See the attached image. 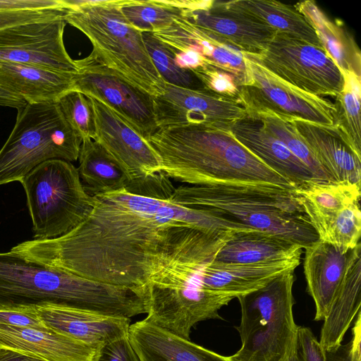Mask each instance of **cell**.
<instances>
[{"label":"cell","instance_id":"6da1fadb","mask_svg":"<svg viewBox=\"0 0 361 361\" xmlns=\"http://www.w3.org/2000/svg\"><path fill=\"white\" fill-rule=\"evenodd\" d=\"M87 217L66 234L11 248L100 283L142 291L171 245L190 228L219 233L249 228L218 214L126 189L94 196Z\"/></svg>","mask_w":361,"mask_h":361},{"label":"cell","instance_id":"7a4b0ae2","mask_svg":"<svg viewBox=\"0 0 361 361\" xmlns=\"http://www.w3.org/2000/svg\"><path fill=\"white\" fill-rule=\"evenodd\" d=\"M147 141L169 178L192 185L295 187L243 146L228 128H159Z\"/></svg>","mask_w":361,"mask_h":361},{"label":"cell","instance_id":"3957f363","mask_svg":"<svg viewBox=\"0 0 361 361\" xmlns=\"http://www.w3.org/2000/svg\"><path fill=\"white\" fill-rule=\"evenodd\" d=\"M52 305L130 318L145 313L140 293L28 259L0 252V309Z\"/></svg>","mask_w":361,"mask_h":361},{"label":"cell","instance_id":"277c9868","mask_svg":"<svg viewBox=\"0 0 361 361\" xmlns=\"http://www.w3.org/2000/svg\"><path fill=\"white\" fill-rule=\"evenodd\" d=\"M294 188L264 185H181L173 204L207 210L299 244L304 249L318 240Z\"/></svg>","mask_w":361,"mask_h":361},{"label":"cell","instance_id":"5b68a950","mask_svg":"<svg viewBox=\"0 0 361 361\" xmlns=\"http://www.w3.org/2000/svg\"><path fill=\"white\" fill-rule=\"evenodd\" d=\"M64 20L90 41V56L153 97L165 91V82L146 48L142 32L120 8V0L68 1Z\"/></svg>","mask_w":361,"mask_h":361},{"label":"cell","instance_id":"8992f818","mask_svg":"<svg viewBox=\"0 0 361 361\" xmlns=\"http://www.w3.org/2000/svg\"><path fill=\"white\" fill-rule=\"evenodd\" d=\"M295 270L275 277L263 287L237 297L241 317L235 327L241 346L236 361H288L298 348L293 287Z\"/></svg>","mask_w":361,"mask_h":361},{"label":"cell","instance_id":"52a82bcc","mask_svg":"<svg viewBox=\"0 0 361 361\" xmlns=\"http://www.w3.org/2000/svg\"><path fill=\"white\" fill-rule=\"evenodd\" d=\"M0 149V185L20 181L51 159L75 161L82 139L65 119L57 102L26 104Z\"/></svg>","mask_w":361,"mask_h":361},{"label":"cell","instance_id":"ba28073f","mask_svg":"<svg viewBox=\"0 0 361 361\" xmlns=\"http://www.w3.org/2000/svg\"><path fill=\"white\" fill-rule=\"evenodd\" d=\"M142 294L145 319L188 340L195 324L221 319L219 310L234 298L204 289L195 267L174 258L157 267L142 288Z\"/></svg>","mask_w":361,"mask_h":361},{"label":"cell","instance_id":"9c48e42d","mask_svg":"<svg viewBox=\"0 0 361 361\" xmlns=\"http://www.w3.org/2000/svg\"><path fill=\"white\" fill-rule=\"evenodd\" d=\"M20 182L25 191L35 239L66 234L82 223L94 207V197L85 191L78 169L69 161H44Z\"/></svg>","mask_w":361,"mask_h":361},{"label":"cell","instance_id":"30bf717a","mask_svg":"<svg viewBox=\"0 0 361 361\" xmlns=\"http://www.w3.org/2000/svg\"><path fill=\"white\" fill-rule=\"evenodd\" d=\"M245 82L240 87L239 102L247 116L271 113L287 121L302 119L334 126L336 109L329 100L304 92L286 82L243 52Z\"/></svg>","mask_w":361,"mask_h":361},{"label":"cell","instance_id":"8fae6325","mask_svg":"<svg viewBox=\"0 0 361 361\" xmlns=\"http://www.w3.org/2000/svg\"><path fill=\"white\" fill-rule=\"evenodd\" d=\"M251 55L269 71L307 93L335 97L343 89L342 73L323 47L295 37L276 32L262 52Z\"/></svg>","mask_w":361,"mask_h":361},{"label":"cell","instance_id":"7c38bea8","mask_svg":"<svg viewBox=\"0 0 361 361\" xmlns=\"http://www.w3.org/2000/svg\"><path fill=\"white\" fill-rule=\"evenodd\" d=\"M75 61L73 90L105 104L147 140L158 130L153 97L90 55Z\"/></svg>","mask_w":361,"mask_h":361},{"label":"cell","instance_id":"4fadbf2b","mask_svg":"<svg viewBox=\"0 0 361 361\" xmlns=\"http://www.w3.org/2000/svg\"><path fill=\"white\" fill-rule=\"evenodd\" d=\"M64 17L0 28V61L75 74V61L63 42Z\"/></svg>","mask_w":361,"mask_h":361},{"label":"cell","instance_id":"5bb4252c","mask_svg":"<svg viewBox=\"0 0 361 361\" xmlns=\"http://www.w3.org/2000/svg\"><path fill=\"white\" fill-rule=\"evenodd\" d=\"M159 128L188 125L228 128L247 117L239 102L206 89L194 90L165 84L163 94L154 97Z\"/></svg>","mask_w":361,"mask_h":361},{"label":"cell","instance_id":"9a60e30c","mask_svg":"<svg viewBox=\"0 0 361 361\" xmlns=\"http://www.w3.org/2000/svg\"><path fill=\"white\" fill-rule=\"evenodd\" d=\"M89 97L94 109L95 141L121 164L131 183L161 172V160L149 142L105 104Z\"/></svg>","mask_w":361,"mask_h":361},{"label":"cell","instance_id":"2e32d148","mask_svg":"<svg viewBox=\"0 0 361 361\" xmlns=\"http://www.w3.org/2000/svg\"><path fill=\"white\" fill-rule=\"evenodd\" d=\"M169 48L197 54L205 64L224 70L243 84L246 66L243 51L238 47L184 18H177L167 28L152 33Z\"/></svg>","mask_w":361,"mask_h":361},{"label":"cell","instance_id":"e0dca14e","mask_svg":"<svg viewBox=\"0 0 361 361\" xmlns=\"http://www.w3.org/2000/svg\"><path fill=\"white\" fill-rule=\"evenodd\" d=\"M304 249L307 291L316 310L314 320L323 321L361 244L343 252L318 239Z\"/></svg>","mask_w":361,"mask_h":361},{"label":"cell","instance_id":"ac0fdd59","mask_svg":"<svg viewBox=\"0 0 361 361\" xmlns=\"http://www.w3.org/2000/svg\"><path fill=\"white\" fill-rule=\"evenodd\" d=\"M49 329L94 349L128 336L130 318L109 316L78 309L44 305L35 307Z\"/></svg>","mask_w":361,"mask_h":361},{"label":"cell","instance_id":"d6986e66","mask_svg":"<svg viewBox=\"0 0 361 361\" xmlns=\"http://www.w3.org/2000/svg\"><path fill=\"white\" fill-rule=\"evenodd\" d=\"M189 22L227 40L243 52L260 54L276 31L228 8L224 1H212L209 7L183 9Z\"/></svg>","mask_w":361,"mask_h":361},{"label":"cell","instance_id":"ffe728a7","mask_svg":"<svg viewBox=\"0 0 361 361\" xmlns=\"http://www.w3.org/2000/svg\"><path fill=\"white\" fill-rule=\"evenodd\" d=\"M297 132L329 176L331 182L360 185L361 158L352 150L335 126L293 119Z\"/></svg>","mask_w":361,"mask_h":361},{"label":"cell","instance_id":"44dd1931","mask_svg":"<svg viewBox=\"0 0 361 361\" xmlns=\"http://www.w3.org/2000/svg\"><path fill=\"white\" fill-rule=\"evenodd\" d=\"M301 257L258 264H226L210 259L202 265V287L234 298L256 290L279 275L295 270Z\"/></svg>","mask_w":361,"mask_h":361},{"label":"cell","instance_id":"7402d4cb","mask_svg":"<svg viewBox=\"0 0 361 361\" xmlns=\"http://www.w3.org/2000/svg\"><path fill=\"white\" fill-rule=\"evenodd\" d=\"M128 340L140 361H236L165 330L146 319L130 325Z\"/></svg>","mask_w":361,"mask_h":361},{"label":"cell","instance_id":"603a6c76","mask_svg":"<svg viewBox=\"0 0 361 361\" xmlns=\"http://www.w3.org/2000/svg\"><path fill=\"white\" fill-rule=\"evenodd\" d=\"M228 128L243 146L294 187L315 180L309 169L258 121L247 116Z\"/></svg>","mask_w":361,"mask_h":361},{"label":"cell","instance_id":"cb8c5ba5","mask_svg":"<svg viewBox=\"0 0 361 361\" xmlns=\"http://www.w3.org/2000/svg\"><path fill=\"white\" fill-rule=\"evenodd\" d=\"M73 75L37 66L0 61V88L27 104L56 103L73 90Z\"/></svg>","mask_w":361,"mask_h":361},{"label":"cell","instance_id":"d4e9b609","mask_svg":"<svg viewBox=\"0 0 361 361\" xmlns=\"http://www.w3.org/2000/svg\"><path fill=\"white\" fill-rule=\"evenodd\" d=\"M0 348L49 361H92L96 349L51 330L0 324Z\"/></svg>","mask_w":361,"mask_h":361},{"label":"cell","instance_id":"484cf974","mask_svg":"<svg viewBox=\"0 0 361 361\" xmlns=\"http://www.w3.org/2000/svg\"><path fill=\"white\" fill-rule=\"evenodd\" d=\"M294 7L312 27L322 47L340 71L361 78L360 51L344 23L329 18L314 1L299 2Z\"/></svg>","mask_w":361,"mask_h":361},{"label":"cell","instance_id":"4316f807","mask_svg":"<svg viewBox=\"0 0 361 361\" xmlns=\"http://www.w3.org/2000/svg\"><path fill=\"white\" fill-rule=\"evenodd\" d=\"M318 238L345 206L360 200V185L309 180L294 188Z\"/></svg>","mask_w":361,"mask_h":361},{"label":"cell","instance_id":"83f0119b","mask_svg":"<svg viewBox=\"0 0 361 361\" xmlns=\"http://www.w3.org/2000/svg\"><path fill=\"white\" fill-rule=\"evenodd\" d=\"M301 245L260 231L233 233L214 261L226 264H258L301 257Z\"/></svg>","mask_w":361,"mask_h":361},{"label":"cell","instance_id":"f1b7e54d","mask_svg":"<svg viewBox=\"0 0 361 361\" xmlns=\"http://www.w3.org/2000/svg\"><path fill=\"white\" fill-rule=\"evenodd\" d=\"M361 305V251L353 259L323 320L319 343L324 351L339 347Z\"/></svg>","mask_w":361,"mask_h":361},{"label":"cell","instance_id":"f546056e","mask_svg":"<svg viewBox=\"0 0 361 361\" xmlns=\"http://www.w3.org/2000/svg\"><path fill=\"white\" fill-rule=\"evenodd\" d=\"M77 168L85 191L91 196L128 189L131 183L121 164L97 141H82Z\"/></svg>","mask_w":361,"mask_h":361},{"label":"cell","instance_id":"4dcf8cb0","mask_svg":"<svg viewBox=\"0 0 361 361\" xmlns=\"http://www.w3.org/2000/svg\"><path fill=\"white\" fill-rule=\"evenodd\" d=\"M224 2L230 9L253 21L267 25L276 32L322 47L312 27L294 6L271 0H237Z\"/></svg>","mask_w":361,"mask_h":361},{"label":"cell","instance_id":"1f68e13d","mask_svg":"<svg viewBox=\"0 0 361 361\" xmlns=\"http://www.w3.org/2000/svg\"><path fill=\"white\" fill-rule=\"evenodd\" d=\"M342 75L343 89L335 97L334 104L336 109L334 126L352 150L361 158V78L351 73H342Z\"/></svg>","mask_w":361,"mask_h":361},{"label":"cell","instance_id":"d6a6232c","mask_svg":"<svg viewBox=\"0 0 361 361\" xmlns=\"http://www.w3.org/2000/svg\"><path fill=\"white\" fill-rule=\"evenodd\" d=\"M120 8L129 23L141 32L163 30L183 16V8L173 1L120 0Z\"/></svg>","mask_w":361,"mask_h":361},{"label":"cell","instance_id":"836d02e7","mask_svg":"<svg viewBox=\"0 0 361 361\" xmlns=\"http://www.w3.org/2000/svg\"><path fill=\"white\" fill-rule=\"evenodd\" d=\"M251 118L258 121L298 157L309 169L315 180L331 182L292 122L282 119L271 113L259 114Z\"/></svg>","mask_w":361,"mask_h":361},{"label":"cell","instance_id":"e575fe53","mask_svg":"<svg viewBox=\"0 0 361 361\" xmlns=\"http://www.w3.org/2000/svg\"><path fill=\"white\" fill-rule=\"evenodd\" d=\"M143 39L151 59L165 83L185 89H204L190 71L180 68L173 51L152 32H142Z\"/></svg>","mask_w":361,"mask_h":361},{"label":"cell","instance_id":"d590c367","mask_svg":"<svg viewBox=\"0 0 361 361\" xmlns=\"http://www.w3.org/2000/svg\"><path fill=\"white\" fill-rule=\"evenodd\" d=\"M360 206L356 202L343 207L318 239L347 252L360 243Z\"/></svg>","mask_w":361,"mask_h":361},{"label":"cell","instance_id":"8d00e7d4","mask_svg":"<svg viewBox=\"0 0 361 361\" xmlns=\"http://www.w3.org/2000/svg\"><path fill=\"white\" fill-rule=\"evenodd\" d=\"M57 104L68 123L83 140L96 139L94 109L89 97L71 90L58 100Z\"/></svg>","mask_w":361,"mask_h":361},{"label":"cell","instance_id":"74e56055","mask_svg":"<svg viewBox=\"0 0 361 361\" xmlns=\"http://www.w3.org/2000/svg\"><path fill=\"white\" fill-rule=\"evenodd\" d=\"M192 73L204 89L239 102L241 82L232 73L208 64L198 68Z\"/></svg>","mask_w":361,"mask_h":361},{"label":"cell","instance_id":"f35d334b","mask_svg":"<svg viewBox=\"0 0 361 361\" xmlns=\"http://www.w3.org/2000/svg\"><path fill=\"white\" fill-rule=\"evenodd\" d=\"M92 361H140V360L126 336L97 348Z\"/></svg>","mask_w":361,"mask_h":361},{"label":"cell","instance_id":"ab89813d","mask_svg":"<svg viewBox=\"0 0 361 361\" xmlns=\"http://www.w3.org/2000/svg\"><path fill=\"white\" fill-rule=\"evenodd\" d=\"M361 312L355 317L352 328V338L336 350L325 351L326 361H361Z\"/></svg>","mask_w":361,"mask_h":361},{"label":"cell","instance_id":"60d3db41","mask_svg":"<svg viewBox=\"0 0 361 361\" xmlns=\"http://www.w3.org/2000/svg\"><path fill=\"white\" fill-rule=\"evenodd\" d=\"M0 324L47 331L35 308L0 309Z\"/></svg>","mask_w":361,"mask_h":361},{"label":"cell","instance_id":"b9f144b4","mask_svg":"<svg viewBox=\"0 0 361 361\" xmlns=\"http://www.w3.org/2000/svg\"><path fill=\"white\" fill-rule=\"evenodd\" d=\"M297 345L300 361H326L325 351L310 328L298 327Z\"/></svg>","mask_w":361,"mask_h":361},{"label":"cell","instance_id":"7bdbcfd3","mask_svg":"<svg viewBox=\"0 0 361 361\" xmlns=\"http://www.w3.org/2000/svg\"><path fill=\"white\" fill-rule=\"evenodd\" d=\"M0 361H49L29 354L0 348Z\"/></svg>","mask_w":361,"mask_h":361},{"label":"cell","instance_id":"ee69618b","mask_svg":"<svg viewBox=\"0 0 361 361\" xmlns=\"http://www.w3.org/2000/svg\"><path fill=\"white\" fill-rule=\"evenodd\" d=\"M26 104L21 98L0 88V106L18 110L25 106Z\"/></svg>","mask_w":361,"mask_h":361},{"label":"cell","instance_id":"f6af8a7d","mask_svg":"<svg viewBox=\"0 0 361 361\" xmlns=\"http://www.w3.org/2000/svg\"><path fill=\"white\" fill-rule=\"evenodd\" d=\"M288 361H300L298 354V348L291 353Z\"/></svg>","mask_w":361,"mask_h":361}]
</instances>
